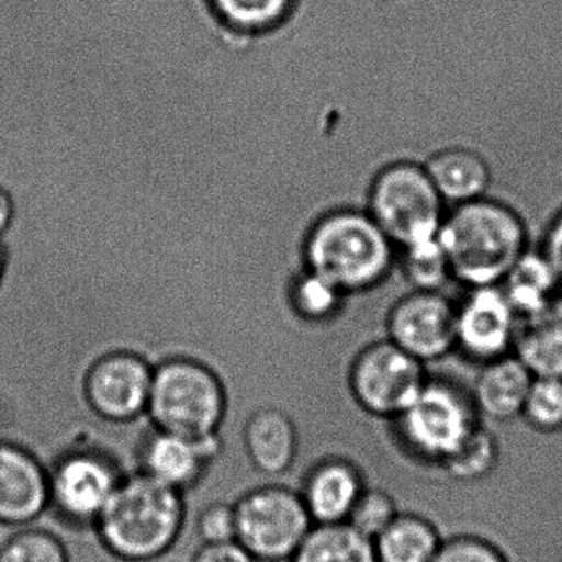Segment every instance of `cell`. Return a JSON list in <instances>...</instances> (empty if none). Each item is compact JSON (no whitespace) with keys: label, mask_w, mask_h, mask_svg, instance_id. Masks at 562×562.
Listing matches in <instances>:
<instances>
[{"label":"cell","mask_w":562,"mask_h":562,"mask_svg":"<svg viewBox=\"0 0 562 562\" xmlns=\"http://www.w3.org/2000/svg\"><path fill=\"white\" fill-rule=\"evenodd\" d=\"M439 241L453 282L463 289L482 288L502 284L529 248V233L515 206L485 195L449 206Z\"/></svg>","instance_id":"1"},{"label":"cell","mask_w":562,"mask_h":562,"mask_svg":"<svg viewBox=\"0 0 562 562\" xmlns=\"http://www.w3.org/2000/svg\"><path fill=\"white\" fill-rule=\"evenodd\" d=\"M397 248L363 205L322 215L308 232L305 262L351 297L376 291L396 271Z\"/></svg>","instance_id":"2"},{"label":"cell","mask_w":562,"mask_h":562,"mask_svg":"<svg viewBox=\"0 0 562 562\" xmlns=\"http://www.w3.org/2000/svg\"><path fill=\"white\" fill-rule=\"evenodd\" d=\"M183 493L144 472L123 476L97 526L104 548L126 562L162 558L182 535Z\"/></svg>","instance_id":"3"},{"label":"cell","mask_w":562,"mask_h":562,"mask_svg":"<svg viewBox=\"0 0 562 562\" xmlns=\"http://www.w3.org/2000/svg\"><path fill=\"white\" fill-rule=\"evenodd\" d=\"M228 407L225 384L193 355H169L154 364L147 414L154 429L205 439L220 436Z\"/></svg>","instance_id":"4"},{"label":"cell","mask_w":562,"mask_h":562,"mask_svg":"<svg viewBox=\"0 0 562 562\" xmlns=\"http://www.w3.org/2000/svg\"><path fill=\"white\" fill-rule=\"evenodd\" d=\"M363 206L396 248L437 238L449 210L424 164L409 159L393 160L371 177Z\"/></svg>","instance_id":"5"},{"label":"cell","mask_w":562,"mask_h":562,"mask_svg":"<svg viewBox=\"0 0 562 562\" xmlns=\"http://www.w3.org/2000/svg\"><path fill=\"white\" fill-rule=\"evenodd\" d=\"M236 541L256 561H291L315 525L301 493L266 485L245 493L235 503Z\"/></svg>","instance_id":"6"},{"label":"cell","mask_w":562,"mask_h":562,"mask_svg":"<svg viewBox=\"0 0 562 562\" xmlns=\"http://www.w3.org/2000/svg\"><path fill=\"white\" fill-rule=\"evenodd\" d=\"M476 414L472 394L442 378H427L396 423L417 456L442 463L480 426Z\"/></svg>","instance_id":"7"},{"label":"cell","mask_w":562,"mask_h":562,"mask_svg":"<svg viewBox=\"0 0 562 562\" xmlns=\"http://www.w3.org/2000/svg\"><path fill=\"white\" fill-rule=\"evenodd\" d=\"M426 381L423 361L390 338L368 345L351 363V393L374 416L396 419L416 400Z\"/></svg>","instance_id":"8"},{"label":"cell","mask_w":562,"mask_h":562,"mask_svg":"<svg viewBox=\"0 0 562 562\" xmlns=\"http://www.w3.org/2000/svg\"><path fill=\"white\" fill-rule=\"evenodd\" d=\"M50 508L71 525H94L106 508L123 475L106 453L71 449L48 470Z\"/></svg>","instance_id":"9"},{"label":"cell","mask_w":562,"mask_h":562,"mask_svg":"<svg viewBox=\"0 0 562 562\" xmlns=\"http://www.w3.org/2000/svg\"><path fill=\"white\" fill-rule=\"evenodd\" d=\"M154 364L136 350L113 348L97 355L87 370L85 396L91 409L111 423H131L147 414Z\"/></svg>","instance_id":"10"},{"label":"cell","mask_w":562,"mask_h":562,"mask_svg":"<svg viewBox=\"0 0 562 562\" xmlns=\"http://www.w3.org/2000/svg\"><path fill=\"white\" fill-rule=\"evenodd\" d=\"M387 338L417 360L446 357L457 347V304L443 291L411 289L387 312Z\"/></svg>","instance_id":"11"},{"label":"cell","mask_w":562,"mask_h":562,"mask_svg":"<svg viewBox=\"0 0 562 562\" xmlns=\"http://www.w3.org/2000/svg\"><path fill=\"white\" fill-rule=\"evenodd\" d=\"M457 304V348L486 361L512 353L518 315L499 285L465 289Z\"/></svg>","instance_id":"12"},{"label":"cell","mask_w":562,"mask_h":562,"mask_svg":"<svg viewBox=\"0 0 562 562\" xmlns=\"http://www.w3.org/2000/svg\"><path fill=\"white\" fill-rule=\"evenodd\" d=\"M222 437L205 439L154 429L140 449V472L157 482L186 493L202 482L222 452Z\"/></svg>","instance_id":"13"},{"label":"cell","mask_w":562,"mask_h":562,"mask_svg":"<svg viewBox=\"0 0 562 562\" xmlns=\"http://www.w3.org/2000/svg\"><path fill=\"white\" fill-rule=\"evenodd\" d=\"M48 508V470L31 450L0 440V525H31Z\"/></svg>","instance_id":"14"},{"label":"cell","mask_w":562,"mask_h":562,"mask_svg":"<svg viewBox=\"0 0 562 562\" xmlns=\"http://www.w3.org/2000/svg\"><path fill=\"white\" fill-rule=\"evenodd\" d=\"M363 490V479L353 463L328 459L308 472L301 495L315 525H325L347 521Z\"/></svg>","instance_id":"15"},{"label":"cell","mask_w":562,"mask_h":562,"mask_svg":"<svg viewBox=\"0 0 562 562\" xmlns=\"http://www.w3.org/2000/svg\"><path fill=\"white\" fill-rule=\"evenodd\" d=\"M423 164L447 206L488 195L493 180L492 167L486 157L472 147H442L430 154Z\"/></svg>","instance_id":"16"},{"label":"cell","mask_w":562,"mask_h":562,"mask_svg":"<svg viewBox=\"0 0 562 562\" xmlns=\"http://www.w3.org/2000/svg\"><path fill=\"white\" fill-rule=\"evenodd\" d=\"M512 353L532 376L562 378V292L539 311L518 317Z\"/></svg>","instance_id":"17"},{"label":"cell","mask_w":562,"mask_h":562,"mask_svg":"<svg viewBox=\"0 0 562 562\" xmlns=\"http://www.w3.org/2000/svg\"><path fill=\"white\" fill-rule=\"evenodd\" d=\"M532 380L531 371L513 353L486 361L473 386L476 411L493 420L521 416Z\"/></svg>","instance_id":"18"},{"label":"cell","mask_w":562,"mask_h":562,"mask_svg":"<svg viewBox=\"0 0 562 562\" xmlns=\"http://www.w3.org/2000/svg\"><path fill=\"white\" fill-rule=\"evenodd\" d=\"M245 447L259 472L281 475L297 457V429L284 411L265 407L256 411L245 427Z\"/></svg>","instance_id":"19"},{"label":"cell","mask_w":562,"mask_h":562,"mask_svg":"<svg viewBox=\"0 0 562 562\" xmlns=\"http://www.w3.org/2000/svg\"><path fill=\"white\" fill-rule=\"evenodd\" d=\"M499 288L516 315L525 317L558 297L562 292V281L541 248L529 246L509 269Z\"/></svg>","instance_id":"20"},{"label":"cell","mask_w":562,"mask_h":562,"mask_svg":"<svg viewBox=\"0 0 562 562\" xmlns=\"http://www.w3.org/2000/svg\"><path fill=\"white\" fill-rule=\"evenodd\" d=\"M291 562H378L373 539L348 521L312 526Z\"/></svg>","instance_id":"21"},{"label":"cell","mask_w":562,"mask_h":562,"mask_svg":"<svg viewBox=\"0 0 562 562\" xmlns=\"http://www.w3.org/2000/svg\"><path fill=\"white\" fill-rule=\"evenodd\" d=\"M373 542L378 562H430L442 541L427 519L397 515Z\"/></svg>","instance_id":"22"},{"label":"cell","mask_w":562,"mask_h":562,"mask_svg":"<svg viewBox=\"0 0 562 562\" xmlns=\"http://www.w3.org/2000/svg\"><path fill=\"white\" fill-rule=\"evenodd\" d=\"M351 295L311 269H304L291 285V304L302 321L334 324L347 314Z\"/></svg>","instance_id":"23"},{"label":"cell","mask_w":562,"mask_h":562,"mask_svg":"<svg viewBox=\"0 0 562 562\" xmlns=\"http://www.w3.org/2000/svg\"><path fill=\"white\" fill-rule=\"evenodd\" d=\"M396 269L417 291H442L453 282L439 236L397 248Z\"/></svg>","instance_id":"24"},{"label":"cell","mask_w":562,"mask_h":562,"mask_svg":"<svg viewBox=\"0 0 562 562\" xmlns=\"http://www.w3.org/2000/svg\"><path fill=\"white\" fill-rule=\"evenodd\" d=\"M220 21L239 32H262L281 24L295 0H209Z\"/></svg>","instance_id":"25"},{"label":"cell","mask_w":562,"mask_h":562,"mask_svg":"<svg viewBox=\"0 0 562 562\" xmlns=\"http://www.w3.org/2000/svg\"><path fill=\"white\" fill-rule=\"evenodd\" d=\"M496 462H498V443L492 432L479 426L440 465L453 479L460 482H473L488 475L495 469Z\"/></svg>","instance_id":"26"},{"label":"cell","mask_w":562,"mask_h":562,"mask_svg":"<svg viewBox=\"0 0 562 562\" xmlns=\"http://www.w3.org/2000/svg\"><path fill=\"white\" fill-rule=\"evenodd\" d=\"M0 562H70L64 542L41 528L15 532L0 544Z\"/></svg>","instance_id":"27"},{"label":"cell","mask_w":562,"mask_h":562,"mask_svg":"<svg viewBox=\"0 0 562 562\" xmlns=\"http://www.w3.org/2000/svg\"><path fill=\"white\" fill-rule=\"evenodd\" d=\"M521 416L536 429H562V378L535 376Z\"/></svg>","instance_id":"28"},{"label":"cell","mask_w":562,"mask_h":562,"mask_svg":"<svg viewBox=\"0 0 562 562\" xmlns=\"http://www.w3.org/2000/svg\"><path fill=\"white\" fill-rule=\"evenodd\" d=\"M397 515L400 513H397L396 503L390 493L380 488H364L347 521L368 538L374 539Z\"/></svg>","instance_id":"29"},{"label":"cell","mask_w":562,"mask_h":562,"mask_svg":"<svg viewBox=\"0 0 562 562\" xmlns=\"http://www.w3.org/2000/svg\"><path fill=\"white\" fill-rule=\"evenodd\" d=\"M430 562H506L505 555L480 538L457 536L440 542L439 551Z\"/></svg>","instance_id":"30"},{"label":"cell","mask_w":562,"mask_h":562,"mask_svg":"<svg viewBox=\"0 0 562 562\" xmlns=\"http://www.w3.org/2000/svg\"><path fill=\"white\" fill-rule=\"evenodd\" d=\"M196 532L203 544L236 541L235 505L216 502L205 506L196 518Z\"/></svg>","instance_id":"31"},{"label":"cell","mask_w":562,"mask_h":562,"mask_svg":"<svg viewBox=\"0 0 562 562\" xmlns=\"http://www.w3.org/2000/svg\"><path fill=\"white\" fill-rule=\"evenodd\" d=\"M193 562H258L238 541L203 544Z\"/></svg>","instance_id":"32"},{"label":"cell","mask_w":562,"mask_h":562,"mask_svg":"<svg viewBox=\"0 0 562 562\" xmlns=\"http://www.w3.org/2000/svg\"><path fill=\"white\" fill-rule=\"evenodd\" d=\"M541 251L551 261L562 281V209L552 216L542 236Z\"/></svg>","instance_id":"33"},{"label":"cell","mask_w":562,"mask_h":562,"mask_svg":"<svg viewBox=\"0 0 562 562\" xmlns=\"http://www.w3.org/2000/svg\"><path fill=\"white\" fill-rule=\"evenodd\" d=\"M12 220H14V200L11 193L0 186V238L11 228Z\"/></svg>","instance_id":"34"},{"label":"cell","mask_w":562,"mask_h":562,"mask_svg":"<svg viewBox=\"0 0 562 562\" xmlns=\"http://www.w3.org/2000/svg\"><path fill=\"white\" fill-rule=\"evenodd\" d=\"M2 274H4V249L0 246V281H2Z\"/></svg>","instance_id":"35"}]
</instances>
